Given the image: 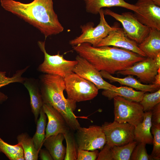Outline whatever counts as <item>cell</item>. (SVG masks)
<instances>
[{"instance_id": "13", "label": "cell", "mask_w": 160, "mask_h": 160, "mask_svg": "<svg viewBox=\"0 0 160 160\" xmlns=\"http://www.w3.org/2000/svg\"><path fill=\"white\" fill-rule=\"evenodd\" d=\"M158 69L154 60L147 57L117 73L123 75L135 76L141 82L153 84Z\"/></svg>"}, {"instance_id": "5", "label": "cell", "mask_w": 160, "mask_h": 160, "mask_svg": "<svg viewBox=\"0 0 160 160\" xmlns=\"http://www.w3.org/2000/svg\"><path fill=\"white\" fill-rule=\"evenodd\" d=\"M38 44L44 55L43 62L38 68V70L45 74L57 75L63 78L72 73L77 61L68 60L64 59L59 51L57 54L51 55L48 54L45 48V40L39 41Z\"/></svg>"}, {"instance_id": "16", "label": "cell", "mask_w": 160, "mask_h": 160, "mask_svg": "<svg viewBox=\"0 0 160 160\" xmlns=\"http://www.w3.org/2000/svg\"><path fill=\"white\" fill-rule=\"evenodd\" d=\"M23 84L28 92L31 111L36 123L44 103L38 80L33 78H26Z\"/></svg>"}, {"instance_id": "32", "label": "cell", "mask_w": 160, "mask_h": 160, "mask_svg": "<svg viewBox=\"0 0 160 160\" xmlns=\"http://www.w3.org/2000/svg\"><path fill=\"white\" fill-rule=\"evenodd\" d=\"M97 149L90 151L78 148L77 160H95L98 156Z\"/></svg>"}, {"instance_id": "37", "label": "cell", "mask_w": 160, "mask_h": 160, "mask_svg": "<svg viewBox=\"0 0 160 160\" xmlns=\"http://www.w3.org/2000/svg\"><path fill=\"white\" fill-rule=\"evenodd\" d=\"M153 59L158 68L159 69L160 68V53L159 54Z\"/></svg>"}, {"instance_id": "12", "label": "cell", "mask_w": 160, "mask_h": 160, "mask_svg": "<svg viewBox=\"0 0 160 160\" xmlns=\"http://www.w3.org/2000/svg\"><path fill=\"white\" fill-rule=\"evenodd\" d=\"M135 5L138 11L134 15L140 23L160 30V6L151 0H138Z\"/></svg>"}, {"instance_id": "10", "label": "cell", "mask_w": 160, "mask_h": 160, "mask_svg": "<svg viewBox=\"0 0 160 160\" xmlns=\"http://www.w3.org/2000/svg\"><path fill=\"white\" fill-rule=\"evenodd\" d=\"M76 131L75 136L78 149L90 151L101 150L106 144V137L102 126L80 127Z\"/></svg>"}, {"instance_id": "18", "label": "cell", "mask_w": 160, "mask_h": 160, "mask_svg": "<svg viewBox=\"0 0 160 160\" xmlns=\"http://www.w3.org/2000/svg\"><path fill=\"white\" fill-rule=\"evenodd\" d=\"M86 4V11L93 14L99 13L103 7H118L137 12L138 7L126 2L124 0H84Z\"/></svg>"}, {"instance_id": "22", "label": "cell", "mask_w": 160, "mask_h": 160, "mask_svg": "<svg viewBox=\"0 0 160 160\" xmlns=\"http://www.w3.org/2000/svg\"><path fill=\"white\" fill-rule=\"evenodd\" d=\"M145 92L136 91L132 88L126 86L115 87L112 90H104L102 95L111 100L117 96L123 97L127 99L139 102L142 100Z\"/></svg>"}, {"instance_id": "19", "label": "cell", "mask_w": 160, "mask_h": 160, "mask_svg": "<svg viewBox=\"0 0 160 160\" xmlns=\"http://www.w3.org/2000/svg\"><path fill=\"white\" fill-rule=\"evenodd\" d=\"M138 46L147 57L154 59L160 53V30L150 28L147 37Z\"/></svg>"}, {"instance_id": "8", "label": "cell", "mask_w": 160, "mask_h": 160, "mask_svg": "<svg viewBox=\"0 0 160 160\" xmlns=\"http://www.w3.org/2000/svg\"><path fill=\"white\" fill-rule=\"evenodd\" d=\"M103 12L104 15L111 16L119 21L127 36L138 44L144 41L150 31V28L140 23L131 12L120 14L109 9L103 10Z\"/></svg>"}, {"instance_id": "23", "label": "cell", "mask_w": 160, "mask_h": 160, "mask_svg": "<svg viewBox=\"0 0 160 160\" xmlns=\"http://www.w3.org/2000/svg\"><path fill=\"white\" fill-rule=\"evenodd\" d=\"M17 139L22 148L25 160H37L39 152L35 148L32 137L25 132L18 135Z\"/></svg>"}, {"instance_id": "21", "label": "cell", "mask_w": 160, "mask_h": 160, "mask_svg": "<svg viewBox=\"0 0 160 160\" xmlns=\"http://www.w3.org/2000/svg\"><path fill=\"white\" fill-rule=\"evenodd\" d=\"M65 139L63 134L50 136L45 139L43 145L49 152L53 160H64L66 148L63 142Z\"/></svg>"}, {"instance_id": "24", "label": "cell", "mask_w": 160, "mask_h": 160, "mask_svg": "<svg viewBox=\"0 0 160 160\" xmlns=\"http://www.w3.org/2000/svg\"><path fill=\"white\" fill-rule=\"evenodd\" d=\"M40 117L36 122V131L32 137L36 149L39 152L43 145L45 136L47 116L43 108L40 113Z\"/></svg>"}, {"instance_id": "30", "label": "cell", "mask_w": 160, "mask_h": 160, "mask_svg": "<svg viewBox=\"0 0 160 160\" xmlns=\"http://www.w3.org/2000/svg\"><path fill=\"white\" fill-rule=\"evenodd\" d=\"M151 133L153 135V150L151 156L154 160L160 159V124L152 123Z\"/></svg>"}, {"instance_id": "28", "label": "cell", "mask_w": 160, "mask_h": 160, "mask_svg": "<svg viewBox=\"0 0 160 160\" xmlns=\"http://www.w3.org/2000/svg\"><path fill=\"white\" fill-rule=\"evenodd\" d=\"M72 131L71 129L63 134L66 147L64 160H77L78 147Z\"/></svg>"}, {"instance_id": "35", "label": "cell", "mask_w": 160, "mask_h": 160, "mask_svg": "<svg viewBox=\"0 0 160 160\" xmlns=\"http://www.w3.org/2000/svg\"><path fill=\"white\" fill-rule=\"evenodd\" d=\"M39 154L41 160H53L50 153L46 148H41L39 151Z\"/></svg>"}, {"instance_id": "36", "label": "cell", "mask_w": 160, "mask_h": 160, "mask_svg": "<svg viewBox=\"0 0 160 160\" xmlns=\"http://www.w3.org/2000/svg\"><path fill=\"white\" fill-rule=\"evenodd\" d=\"M160 68L158 70L157 74L155 77V81L153 84L160 85Z\"/></svg>"}, {"instance_id": "38", "label": "cell", "mask_w": 160, "mask_h": 160, "mask_svg": "<svg viewBox=\"0 0 160 160\" xmlns=\"http://www.w3.org/2000/svg\"><path fill=\"white\" fill-rule=\"evenodd\" d=\"M158 5L160 6V0H151Z\"/></svg>"}, {"instance_id": "9", "label": "cell", "mask_w": 160, "mask_h": 160, "mask_svg": "<svg viewBox=\"0 0 160 160\" xmlns=\"http://www.w3.org/2000/svg\"><path fill=\"white\" fill-rule=\"evenodd\" d=\"M102 127L106 144L111 146L124 145L134 140L135 127L128 123L105 122Z\"/></svg>"}, {"instance_id": "6", "label": "cell", "mask_w": 160, "mask_h": 160, "mask_svg": "<svg viewBox=\"0 0 160 160\" xmlns=\"http://www.w3.org/2000/svg\"><path fill=\"white\" fill-rule=\"evenodd\" d=\"M99 14L100 21L98 25L94 27L93 22H89L81 25L80 28L81 30V34L70 40V44L73 46L82 43H88L93 47H96L111 31L116 28L117 27H111L107 23L103 8L100 9Z\"/></svg>"}, {"instance_id": "25", "label": "cell", "mask_w": 160, "mask_h": 160, "mask_svg": "<svg viewBox=\"0 0 160 160\" xmlns=\"http://www.w3.org/2000/svg\"><path fill=\"white\" fill-rule=\"evenodd\" d=\"M29 67V66H27L23 69L17 71L11 77H7L6 72L0 71V88L12 83L19 82L23 84L26 78L22 77V75ZM8 98L7 95L0 91V103L5 101Z\"/></svg>"}, {"instance_id": "33", "label": "cell", "mask_w": 160, "mask_h": 160, "mask_svg": "<svg viewBox=\"0 0 160 160\" xmlns=\"http://www.w3.org/2000/svg\"><path fill=\"white\" fill-rule=\"evenodd\" d=\"M97 160H113L111 146L105 144L99 153Z\"/></svg>"}, {"instance_id": "31", "label": "cell", "mask_w": 160, "mask_h": 160, "mask_svg": "<svg viewBox=\"0 0 160 160\" xmlns=\"http://www.w3.org/2000/svg\"><path fill=\"white\" fill-rule=\"evenodd\" d=\"M146 145L143 142L137 143L132 153L130 160H154L147 153L145 148Z\"/></svg>"}, {"instance_id": "34", "label": "cell", "mask_w": 160, "mask_h": 160, "mask_svg": "<svg viewBox=\"0 0 160 160\" xmlns=\"http://www.w3.org/2000/svg\"><path fill=\"white\" fill-rule=\"evenodd\" d=\"M151 111L152 123L160 124V103L155 105Z\"/></svg>"}, {"instance_id": "4", "label": "cell", "mask_w": 160, "mask_h": 160, "mask_svg": "<svg viewBox=\"0 0 160 160\" xmlns=\"http://www.w3.org/2000/svg\"><path fill=\"white\" fill-rule=\"evenodd\" d=\"M67 99L76 102L93 99L99 89L93 83L73 72L64 78Z\"/></svg>"}, {"instance_id": "15", "label": "cell", "mask_w": 160, "mask_h": 160, "mask_svg": "<svg viewBox=\"0 0 160 160\" xmlns=\"http://www.w3.org/2000/svg\"><path fill=\"white\" fill-rule=\"evenodd\" d=\"M43 109L48 119L45 139L60 133L64 134L70 129L63 116L51 105L44 103Z\"/></svg>"}, {"instance_id": "3", "label": "cell", "mask_w": 160, "mask_h": 160, "mask_svg": "<svg viewBox=\"0 0 160 160\" xmlns=\"http://www.w3.org/2000/svg\"><path fill=\"white\" fill-rule=\"evenodd\" d=\"M38 80L44 103L49 104L63 116L70 129L76 131L81 127L74 111L76 102L66 99L63 91L65 86L63 77L57 75L44 74Z\"/></svg>"}, {"instance_id": "20", "label": "cell", "mask_w": 160, "mask_h": 160, "mask_svg": "<svg viewBox=\"0 0 160 160\" xmlns=\"http://www.w3.org/2000/svg\"><path fill=\"white\" fill-rule=\"evenodd\" d=\"M151 111L145 112L142 121L135 127L134 140L137 143H152L153 136L151 132L152 125Z\"/></svg>"}, {"instance_id": "27", "label": "cell", "mask_w": 160, "mask_h": 160, "mask_svg": "<svg viewBox=\"0 0 160 160\" xmlns=\"http://www.w3.org/2000/svg\"><path fill=\"white\" fill-rule=\"evenodd\" d=\"M137 144V142L134 140L124 145L111 146L113 160H130Z\"/></svg>"}, {"instance_id": "7", "label": "cell", "mask_w": 160, "mask_h": 160, "mask_svg": "<svg viewBox=\"0 0 160 160\" xmlns=\"http://www.w3.org/2000/svg\"><path fill=\"white\" fill-rule=\"evenodd\" d=\"M114 121L128 123L135 127L143 120L144 111L139 102L117 96L113 98Z\"/></svg>"}, {"instance_id": "14", "label": "cell", "mask_w": 160, "mask_h": 160, "mask_svg": "<svg viewBox=\"0 0 160 160\" xmlns=\"http://www.w3.org/2000/svg\"><path fill=\"white\" fill-rule=\"evenodd\" d=\"M103 46H112L129 50L143 57L145 54L139 48L138 44L129 39L122 28L117 27L111 31L108 35L98 44L97 47Z\"/></svg>"}, {"instance_id": "17", "label": "cell", "mask_w": 160, "mask_h": 160, "mask_svg": "<svg viewBox=\"0 0 160 160\" xmlns=\"http://www.w3.org/2000/svg\"><path fill=\"white\" fill-rule=\"evenodd\" d=\"M100 73L103 78L109 80L111 82H117L122 85H125L140 91L146 92H154L160 89V85L155 84H145L134 78L133 75H128L124 78L114 77L111 74L104 71H100Z\"/></svg>"}, {"instance_id": "11", "label": "cell", "mask_w": 160, "mask_h": 160, "mask_svg": "<svg viewBox=\"0 0 160 160\" xmlns=\"http://www.w3.org/2000/svg\"><path fill=\"white\" fill-rule=\"evenodd\" d=\"M76 59L77 63L73 70V72L93 83L99 89L112 90L115 87L104 80L100 71L86 59L78 55Z\"/></svg>"}, {"instance_id": "2", "label": "cell", "mask_w": 160, "mask_h": 160, "mask_svg": "<svg viewBox=\"0 0 160 160\" xmlns=\"http://www.w3.org/2000/svg\"><path fill=\"white\" fill-rule=\"evenodd\" d=\"M73 49L99 71L111 74L123 70L145 58L129 50L110 46L93 47L84 43L72 46Z\"/></svg>"}, {"instance_id": "1", "label": "cell", "mask_w": 160, "mask_h": 160, "mask_svg": "<svg viewBox=\"0 0 160 160\" xmlns=\"http://www.w3.org/2000/svg\"><path fill=\"white\" fill-rule=\"evenodd\" d=\"M0 2L4 10L37 28L45 39L64 30L54 10L53 0H33L28 3L15 0H0Z\"/></svg>"}, {"instance_id": "26", "label": "cell", "mask_w": 160, "mask_h": 160, "mask_svg": "<svg viewBox=\"0 0 160 160\" xmlns=\"http://www.w3.org/2000/svg\"><path fill=\"white\" fill-rule=\"evenodd\" d=\"M0 152L3 153L10 160H25L23 150L20 144L14 145L9 144L0 137Z\"/></svg>"}, {"instance_id": "29", "label": "cell", "mask_w": 160, "mask_h": 160, "mask_svg": "<svg viewBox=\"0 0 160 160\" xmlns=\"http://www.w3.org/2000/svg\"><path fill=\"white\" fill-rule=\"evenodd\" d=\"M144 112L151 111L157 104L160 103V89L151 93H144L139 102Z\"/></svg>"}]
</instances>
